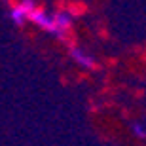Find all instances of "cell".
<instances>
[{
    "instance_id": "cell-4",
    "label": "cell",
    "mask_w": 146,
    "mask_h": 146,
    "mask_svg": "<svg viewBox=\"0 0 146 146\" xmlns=\"http://www.w3.org/2000/svg\"><path fill=\"white\" fill-rule=\"evenodd\" d=\"M131 131H133V135L137 139H146V129H144L142 123H133L131 125Z\"/></svg>"
},
{
    "instance_id": "cell-1",
    "label": "cell",
    "mask_w": 146,
    "mask_h": 146,
    "mask_svg": "<svg viewBox=\"0 0 146 146\" xmlns=\"http://www.w3.org/2000/svg\"><path fill=\"white\" fill-rule=\"evenodd\" d=\"M72 19H74V15L66 10L48 11V10H44V8H40V6H34L33 10L29 11L27 21L34 23L36 27H40L42 31L49 33L51 36H57V38H61V40H65V38L70 34Z\"/></svg>"
},
{
    "instance_id": "cell-2",
    "label": "cell",
    "mask_w": 146,
    "mask_h": 146,
    "mask_svg": "<svg viewBox=\"0 0 146 146\" xmlns=\"http://www.w3.org/2000/svg\"><path fill=\"white\" fill-rule=\"evenodd\" d=\"M34 6H36V2H34V0H21L19 4L11 6L10 19L15 23V25H23V23L29 19V11L33 10Z\"/></svg>"
},
{
    "instance_id": "cell-3",
    "label": "cell",
    "mask_w": 146,
    "mask_h": 146,
    "mask_svg": "<svg viewBox=\"0 0 146 146\" xmlns=\"http://www.w3.org/2000/svg\"><path fill=\"white\" fill-rule=\"evenodd\" d=\"M70 57L74 59L76 65L84 66V68H93V66H95V57H93V55H89L87 51H84L82 48L70 46Z\"/></svg>"
}]
</instances>
